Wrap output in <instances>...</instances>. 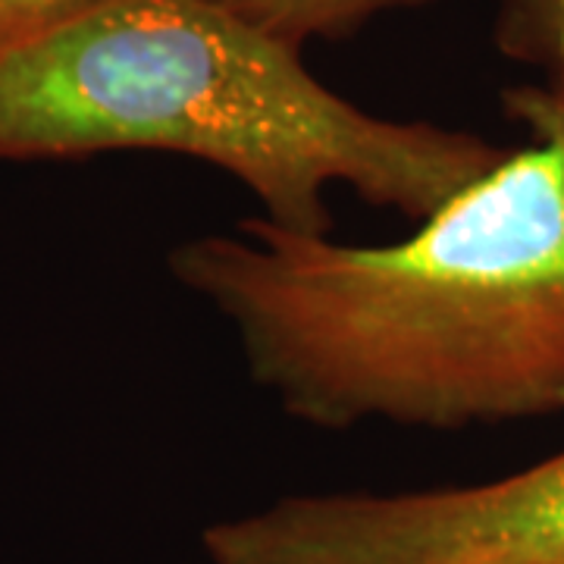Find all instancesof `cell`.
Returning a JSON list of instances; mask_svg holds the SVG:
<instances>
[{
    "instance_id": "obj_2",
    "label": "cell",
    "mask_w": 564,
    "mask_h": 564,
    "mask_svg": "<svg viewBox=\"0 0 564 564\" xmlns=\"http://www.w3.org/2000/svg\"><path fill=\"white\" fill-rule=\"evenodd\" d=\"M95 151L210 163L307 236L329 232L336 188L421 223L502 161L458 129L367 113L204 0H95L0 47V158Z\"/></svg>"
},
{
    "instance_id": "obj_6",
    "label": "cell",
    "mask_w": 564,
    "mask_h": 564,
    "mask_svg": "<svg viewBox=\"0 0 564 564\" xmlns=\"http://www.w3.org/2000/svg\"><path fill=\"white\" fill-rule=\"evenodd\" d=\"M95 0H0V47L91 7Z\"/></svg>"
},
{
    "instance_id": "obj_4",
    "label": "cell",
    "mask_w": 564,
    "mask_h": 564,
    "mask_svg": "<svg viewBox=\"0 0 564 564\" xmlns=\"http://www.w3.org/2000/svg\"><path fill=\"white\" fill-rule=\"evenodd\" d=\"M273 39L299 47L311 35H339L408 0H204Z\"/></svg>"
},
{
    "instance_id": "obj_3",
    "label": "cell",
    "mask_w": 564,
    "mask_h": 564,
    "mask_svg": "<svg viewBox=\"0 0 564 564\" xmlns=\"http://www.w3.org/2000/svg\"><path fill=\"white\" fill-rule=\"evenodd\" d=\"M214 564H564V452L477 486L292 496L204 530Z\"/></svg>"
},
{
    "instance_id": "obj_5",
    "label": "cell",
    "mask_w": 564,
    "mask_h": 564,
    "mask_svg": "<svg viewBox=\"0 0 564 564\" xmlns=\"http://www.w3.org/2000/svg\"><path fill=\"white\" fill-rule=\"evenodd\" d=\"M502 44L518 57L564 73V0H508Z\"/></svg>"
},
{
    "instance_id": "obj_7",
    "label": "cell",
    "mask_w": 564,
    "mask_h": 564,
    "mask_svg": "<svg viewBox=\"0 0 564 564\" xmlns=\"http://www.w3.org/2000/svg\"><path fill=\"white\" fill-rule=\"evenodd\" d=\"M511 117L524 122L533 135H558L564 141V82L562 85H524L505 95Z\"/></svg>"
},
{
    "instance_id": "obj_1",
    "label": "cell",
    "mask_w": 564,
    "mask_h": 564,
    "mask_svg": "<svg viewBox=\"0 0 564 564\" xmlns=\"http://www.w3.org/2000/svg\"><path fill=\"white\" fill-rule=\"evenodd\" d=\"M299 421L458 430L564 411V141L502 154L411 236L245 220L170 251Z\"/></svg>"
}]
</instances>
